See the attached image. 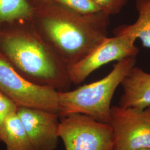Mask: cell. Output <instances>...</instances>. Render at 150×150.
Returning <instances> with one entry per match:
<instances>
[{"instance_id": "6da1fadb", "label": "cell", "mask_w": 150, "mask_h": 150, "mask_svg": "<svg viewBox=\"0 0 150 150\" xmlns=\"http://www.w3.org/2000/svg\"><path fill=\"white\" fill-rule=\"evenodd\" d=\"M32 6L33 27L68 69L108 37L110 16L102 12L81 15L50 1Z\"/></svg>"}, {"instance_id": "7a4b0ae2", "label": "cell", "mask_w": 150, "mask_h": 150, "mask_svg": "<svg viewBox=\"0 0 150 150\" xmlns=\"http://www.w3.org/2000/svg\"><path fill=\"white\" fill-rule=\"evenodd\" d=\"M0 54L28 80L59 92L69 91L72 83L68 67L31 22L0 32Z\"/></svg>"}, {"instance_id": "3957f363", "label": "cell", "mask_w": 150, "mask_h": 150, "mask_svg": "<svg viewBox=\"0 0 150 150\" xmlns=\"http://www.w3.org/2000/svg\"><path fill=\"white\" fill-rule=\"evenodd\" d=\"M136 58L117 61L108 74L100 80L72 91L59 92V117L80 113L109 123L113 96L123 78L135 66Z\"/></svg>"}, {"instance_id": "277c9868", "label": "cell", "mask_w": 150, "mask_h": 150, "mask_svg": "<svg viewBox=\"0 0 150 150\" xmlns=\"http://www.w3.org/2000/svg\"><path fill=\"white\" fill-rule=\"evenodd\" d=\"M0 92L18 107L38 108L59 115V91L28 80L20 75L1 54Z\"/></svg>"}, {"instance_id": "5b68a950", "label": "cell", "mask_w": 150, "mask_h": 150, "mask_svg": "<svg viewBox=\"0 0 150 150\" xmlns=\"http://www.w3.org/2000/svg\"><path fill=\"white\" fill-rule=\"evenodd\" d=\"M59 134L65 150H113L112 129L82 114L59 117Z\"/></svg>"}, {"instance_id": "8992f818", "label": "cell", "mask_w": 150, "mask_h": 150, "mask_svg": "<svg viewBox=\"0 0 150 150\" xmlns=\"http://www.w3.org/2000/svg\"><path fill=\"white\" fill-rule=\"evenodd\" d=\"M109 124L113 150L150 149V106L142 110L112 106Z\"/></svg>"}, {"instance_id": "52a82bcc", "label": "cell", "mask_w": 150, "mask_h": 150, "mask_svg": "<svg viewBox=\"0 0 150 150\" xmlns=\"http://www.w3.org/2000/svg\"><path fill=\"white\" fill-rule=\"evenodd\" d=\"M113 33V37L106 38L85 58L68 69L72 83L80 84L92 72L108 63L136 57L139 50L134 38L122 32Z\"/></svg>"}, {"instance_id": "ba28073f", "label": "cell", "mask_w": 150, "mask_h": 150, "mask_svg": "<svg viewBox=\"0 0 150 150\" xmlns=\"http://www.w3.org/2000/svg\"><path fill=\"white\" fill-rule=\"evenodd\" d=\"M21 120L35 150H54L59 138V116L55 113L28 107H18Z\"/></svg>"}, {"instance_id": "9c48e42d", "label": "cell", "mask_w": 150, "mask_h": 150, "mask_svg": "<svg viewBox=\"0 0 150 150\" xmlns=\"http://www.w3.org/2000/svg\"><path fill=\"white\" fill-rule=\"evenodd\" d=\"M123 93L118 106L144 109L150 106V73L134 66L122 81Z\"/></svg>"}, {"instance_id": "30bf717a", "label": "cell", "mask_w": 150, "mask_h": 150, "mask_svg": "<svg viewBox=\"0 0 150 150\" xmlns=\"http://www.w3.org/2000/svg\"><path fill=\"white\" fill-rule=\"evenodd\" d=\"M33 7L28 0H0V32L31 22Z\"/></svg>"}, {"instance_id": "8fae6325", "label": "cell", "mask_w": 150, "mask_h": 150, "mask_svg": "<svg viewBox=\"0 0 150 150\" xmlns=\"http://www.w3.org/2000/svg\"><path fill=\"white\" fill-rule=\"evenodd\" d=\"M138 18L131 25H122L113 31L129 34L139 39L144 47L150 48V0H136Z\"/></svg>"}, {"instance_id": "7c38bea8", "label": "cell", "mask_w": 150, "mask_h": 150, "mask_svg": "<svg viewBox=\"0 0 150 150\" xmlns=\"http://www.w3.org/2000/svg\"><path fill=\"white\" fill-rule=\"evenodd\" d=\"M16 112L6 120L1 142L5 143L6 150H35Z\"/></svg>"}, {"instance_id": "4fadbf2b", "label": "cell", "mask_w": 150, "mask_h": 150, "mask_svg": "<svg viewBox=\"0 0 150 150\" xmlns=\"http://www.w3.org/2000/svg\"><path fill=\"white\" fill-rule=\"evenodd\" d=\"M49 1L81 15H91L102 12L92 0Z\"/></svg>"}, {"instance_id": "5bb4252c", "label": "cell", "mask_w": 150, "mask_h": 150, "mask_svg": "<svg viewBox=\"0 0 150 150\" xmlns=\"http://www.w3.org/2000/svg\"><path fill=\"white\" fill-rule=\"evenodd\" d=\"M17 108L14 102L0 92V141L6 119L11 114L16 112Z\"/></svg>"}, {"instance_id": "9a60e30c", "label": "cell", "mask_w": 150, "mask_h": 150, "mask_svg": "<svg viewBox=\"0 0 150 150\" xmlns=\"http://www.w3.org/2000/svg\"><path fill=\"white\" fill-rule=\"evenodd\" d=\"M101 11L108 16L119 13L127 0H92Z\"/></svg>"}, {"instance_id": "2e32d148", "label": "cell", "mask_w": 150, "mask_h": 150, "mask_svg": "<svg viewBox=\"0 0 150 150\" xmlns=\"http://www.w3.org/2000/svg\"><path fill=\"white\" fill-rule=\"evenodd\" d=\"M49 0H28L29 2L31 4L32 6L35 5L37 4H39L41 3H42L44 2L48 1Z\"/></svg>"}, {"instance_id": "e0dca14e", "label": "cell", "mask_w": 150, "mask_h": 150, "mask_svg": "<svg viewBox=\"0 0 150 150\" xmlns=\"http://www.w3.org/2000/svg\"><path fill=\"white\" fill-rule=\"evenodd\" d=\"M139 150H150V149H141Z\"/></svg>"}]
</instances>
